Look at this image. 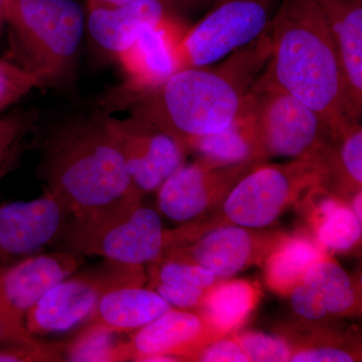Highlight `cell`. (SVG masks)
<instances>
[{
    "mask_svg": "<svg viewBox=\"0 0 362 362\" xmlns=\"http://www.w3.org/2000/svg\"><path fill=\"white\" fill-rule=\"evenodd\" d=\"M65 343L44 342L35 345L0 347V362L64 361Z\"/></svg>",
    "mask_w": 362,
    "mask_h": 362,
    "instance_id": "1f68e13d",
    "label": "cell"
},
{
    "mask_svg": "<svg viewBox=\"0 0 362 362\" xmlns=\"http://www.w3.org/2000/svg\"><path fill=\"white\" fill-rule=\"evenodd\" d=\"M324 14L341 70L350 116H362V0H316Z\"/></svg>",
    "mask_w": 362,
    "mask_h": 362,
    "instance_id": "ac0fdd59",
    "label": "cell"
},
{
    "mask_svg": "<svg viewBox=\"0 0 362 362\" xmlns=\"http://www.w3.org/2000/svg\"><path fill=\"white\" fill-rule=\"evenodd\" d=\"M74 218L58 197L45 190L30 202L0 206V269L52 250H65Z\"/></svg>",
    "mask_w": 362,
    "mask_h": 362,
    "instance_id": "8fae6325",
    "label": "cell"
},
{
    "mask_svg": "<svg viewBox=\"0 0 362 362\" xmlns=\"http://www.w3.org/2000/svg\"><path fill=\"white\" fill-rule=\"evenodd\" d=\"M270 37L266 68L280 87L315 111L334 136L356 121L350 116L329 28L316 0H280Z\"/></svg>",
    "mask_w": 362,
    "mask_h": 362,
    "instance_id": "3957f363",
    "label": "cell"
},
{
    "mask_svg": "<svg viewBox=\"0 0 362 362\" xmlns=\"http://www.w3.org/2000/svg\"><path fill=\"white\" fill-rule=\"evenodd\" d=\"M313 239L329 252H349L361 246L362 221L352 211L349 199L317 187L296 204Z\"/></svg>",
    "mask_w": 362,
    "mask_h": 362,
    "instance_id": "d6986e66",
    "label": "cell"
},
{
    "mask_svg": "<svg viewBox=\"0 0 362 362\" xmlns=\"http://www.w3.org/2000/svg\"><path fill=\"white\" fill-rule=\"evenodd\" d=\"M244 108L254 120L268 160L286 157L326 164L332 131L315 111L280 87L266 66L250 88Z\"/></svg>",
    "mask_w": 362,
    "mask_h": 362,
    "instance_id": "8992f818",
    "label": "cell"
},
{
    "mask_svg": "<svg viewBox=\"0 0 362 362\" xmlns=\"http://www.w3.org/2000/svg\"><path fill=\"white\" fill-rule=\"evenodd\" d=\"M7 6H8V0H0V33L2 32L4 25L7 23Z\"/></svg>",
    "mask_w": 362,
    "mask_h": 362,
    "instance_id": "8d00e7d4",
    "label": "cell"
},
{
    "mask_svg": "<svg viewBox=\"0 0 362 362\" xmlns=\"http://www.w3.org/2000/svg\"><path fill=\"white\" fill-rule=\"evenodd\" d=\"M187 154L218 164H235L267 159L254 120L243 104L239 115L228 128L214 134L195 138L185 144Z\"/></svg>",
    "mask_w": 362,
    "mask_h": 362,
    "instance_id": "603a6c76",
    "label": "cell"
},
{
    "mask_svg": "<svg viewBox=\"0 0 362 362\" xmlns=\"http://www.w3.org/2000/svg\"><path fill=\"white\" fill-rule=\"evenodd\" d=\"M109 132L120 147L133 185L142 197L157 192L169 176L187 162L180 141L153 123L131 115H103Z\"/></svg>",
    "mask_w": 362,
    "mask_h": 362,
    "instance_id": "4fadbf2b",
    "label": "cell"
},
{
    "mask_svg": "<svg viewBox=\"0 0 362 362\" xmlns=\"http://www.w3.org/2000/svg\"><path fill=\"white\" fill-rule=\"evenodd\" d=\"M270 57L269 28L221 63L176 71L163 84L132 98L124 109L153 123L185 148L187 142L221 132L235 120Z\"/></svg>",
    "mask_w": 362,
    "mask_h": 362,
    "instance_id": "6da1fadb",
    "label": "cell"
},
{
    "mask_svg": "<svg viewBox=\"0 0 362 362\" xmlns=\"http://www.w3.org/2000/svg\"><path fill=\"white\" fill-rule=\"evenodd\" d=\"M136 1H140V0H88V11L98 8H113V7L123 6ZM180 1L190 4L197 0H180Z\"/></svg>",
    "mask_w": 362,
    "mask_h": 362,
    "instance_id": "d590c367",
    "label": "cell"
},
{
    "mask_svg": "<svg viewBox=\"0 0 362 362\" xmlns=\"http://www.w3.org/2000/svg\"><path fill=\"white\" fill-rule=\"evenodd\" d=\"M64 361H132L129 334L117 332L102 324L90 321L77 337L65 343Z\"/></svg>",
    "mask_w": 362,
    "mask_h": 362,
    "instance_id": "4316f807",
    "label": "cell"
},
{
    "mask_svg": "<svg viewBox=\"0 0 362 362\" xmlns=\"http://www.w3.org/2000/svg\"><path fill=\"white\" fill-rule=\"evenodd\" d=\"M142 279H125L102 293L90 321L130 334L156 320L173 307Z\"/></svg>",
    "mask_w": 362,
    "mask_h": 362,
    "instance_id": "ffe728a7",
    "label": "cell"
},
{
    "mask_svg": "<svg viewBox=\"0 0 362 362\" xmlns=\"http://www.w3.org/2000/svg\"><path fill=\"white\" fill-rule=\"evenodd\" d=\"M7 25L13 30L21 66L39 88L66 83L75 71L86 26L75 0H8Z\"/></svg>",
    "mask_w": 362,
    "mask_h": 362,
    "instance_id": "5b68a950",
    "label": "cell"
},
{
    "mask_svg": "<svg viewBox=\"0 0 362 362\" xmlns=\"http://www.w3.org/2000/svg\"><path fill=\"white\" fill-rule=\"evenodd\" d=\"M326 164L328 190L347 199L362 190L361 122L347 123L334 136Z\"/></svg>",
    "mask_w": 362,
    "mask_h": 362,
    "instance_id": "484cf974",
    "label": "cell"
},
{
    "mask_svg": "<svg viewBox=\"0 0 362 362\" xmlns=\"http://www.w3.org/2000/svg\"><path fill=\"white\" fill-rule=\"evenodd\" d=\"M37 114L35 111L16 112L0 118V178L4 165L9 163L13 150L35 126Z\"/></svg>",
    "mask_w": 362,
    "mask_h": 362,
    "instance_id": "f546056e",
    "label": "cell"
},
{
    "mask_svg": "<svg viewBox=\"0 0 362 362\" xmlns=\"http://www.w3.org/2000/svg\"><path fill=\"white\" fill-rule=\"evenodd\" d=\"M285 233L271 228L221 226L185 246L170 250L163 257L195 264L211 272L218 280H226L252 266L264 265Z\"/></svg>",
    "mask_w": 362,
    "mask_h": 362,
    "instance_id": "5bb4252c",
    "label": "cell"
},
{
    "mask_svg": "<svg viewBox=\"0 0 362 362\" xmlns=\"http://www.w3.org/2000/svg\"><path fill=\"white\" fill-rule=\"evenodd\" d=\"M292 346V362L361 361V342L357 337L340 333L331 325L312 329L285 330Z\"/></svg>",
    "mask_w": 362,
    "mask_h": 362,
    "instance_id": "d4e9b609",
    "label": "cell"
},
{
    "mask_svg": "<svg viewBox=\"0 0 362 362\" xmlns=\"http://www.w3.org/2000/svg\"><path fill=\"white\" fill-rule=\"evenodd\" d=\"M302 281L315 290L333 322L361 314V285L333 259L332 255L314 264Z\"/></svg>",
    "mask_w": 362,
    "mask_h": 362,
    "instance_id": "cb8c5ba5",
    "label": "cell"
},
{
    "mask_svg": "<svg viewBox=\"0 0 362 362\" xmlns=\"http://www.w3.org/2000/svg\"><path fill=\"white\" fill-rule=\"evenodd\" d=\"M182 245L180 228H164L160 214L134 199L94 225L69 235L65 250L102 257L112 263L144 267Z\"/></svg>",
    "mask_w": 362,
    "mask_h": 362,
    "instance_id": "52a82bcc",
    "label": "cell"
},
{
    "mask_svg": "<svg viewBox=\"0 0 362 362\" xmlns=\"http://www.w3.org/2000/svg\"><path fill=\"white\" fill-rule=\"evenodd\" d=\"M329 256L306 230L286 233L264 263L267 285L288 296L314 264Z\"/></svg>",
    "mask_w": 362,
    "mask_h": 362,
    "instance_id": "44dd1931",
    "label": "cell"
},
{
    "mask_svg": "<svg viewBox=\"0 0 362 362\" xmlns=\"http://www.w3.org/2000/svg\"><path fill=\"white\" fill-rule=\"evenodd\" d=\"M33 88H39L37 80L18 64L0 59V112L20 101Z\"/></svg>",
    "mask_w": 362,
    "mask_h": 362,
    "instance_id": "4dcf8cb0",
    "label": "cell"
},
{
    "mask_svg": "<svg viewBox=\"0 0 362 362\" xmlns=\"http://www.w3.org/2000/svg\"><path fill=\"white\" fill-rule=\"evenodd\" d=\"M197 312L171 308L156 320L129 334L132 361L154 356L192 361L194 354L220 338Z\"/></svg>",
    "mask_w": 362,
    "mask_h": 362,
    "instance_id": "2e32d148",
    "label": "cell"
},
{
    "mask_svg": "<svg viewBox=\"0 0 362 362\" xmlns=\"http://www.w3.org/2000/svg\"><path fill=\"white\" fill-rule=\"evenodd\" d=\"M85 259V255L71 250H52L0 269V310L25 327L26 313L33 305L54 285L77 273Z\"/></svg>",
    "mask_w": 362,
    "mask_h": 362,
    "instance_id": "9a60e30c",
    "label": "cell"
},
{
    "mask_svg": "<svg viewBox=\"0 0 362 362\" xmlns=\"http://www.w3.org/2000/svg\"><path fill=\"white\" fill-rule=\"evenodd\" d=\"M192 361L250 362L244 350L230 334L207 343L194 354Z\"/></svg>",
    "mask_w": 362,
    "mask_h": 362,
    "instance_id": "d6a6232c",
    "label": "cell"
},
{
    "mask_svg": "<svg viewBox=\"0 0 362 362\" xmlns=\"http://www.w3.org/2000/svg\"><path fill=\"white\" fill-rule=\"evenodd\" d=\"M147 282L207 290L218 282L211 272L195 264L163 257L146 267Z\"/></svg>",
    "mask_w": 362,
    "mask_h": 362,
    "instance_id": "83f0119b",
    "label": "cell"
},
{
    "mask_svg": "<svg viewBox=\"0 0 362 362\" xmlns=\"http://www.w3.org/2000/svg\"><path fill=\"white\" fill-rule=\"evenodd\" d=\"M280 0H221L183 35L177 71L213 65L261 37L270 28Z\"/></svg>",
    "mask_w": 362,
    "mask_h": 362,
    "instance_id": "ba28073f",
    "label": "cell"
},
{
    "mask_svg": "<svg viewBox=\"0 0 362 362\" xmlns=\"http://www.w3.org/2000/svg\"><path fill=\"white\" fill-rule=\"evenodd\" d=\"M188 28L177 16H168L116 57L126 82L102 101L104 111L123 110L132 98L158 87L177 71V49Z\"/></svg>",
    "mask_w": 362,
    "mask_h": 362,
    "instance_id": "7c38bea8",
    "label": "cell"
},
{
    "mask_svg": "<svg viewBox=\"0 0 362 362\" xmlns=\"http://www.w3.org/2000/svg\"><path fill=\"white\" fill-rule=\"evenodd\" d=\"M328 175L327 165L320 160L259 164L240 178L220 206L182 226L187 243L221 226L271 228L311 190L326 187Z\"/></svg>",
    "mask_w": 362,
    "mask_h": 362,
    "instance_id": "277c9868",
    "label": "cell"
},
{
    "mask_svg": "<svg viewBox=\"0 0 362 362\" xmlns=\"http://www.w3.org/2000/svg\"><path fill=\"white\" fill-rule=\"evenodd\" d=\"M264 162L218 164L195 157L157 190L158 213L176 226L194 223L220 206L240 178Z\"/></svg>",
    "mask_w": 362,
    "mask_h": 362,
    "instance_id": "30bf717a",
    "label": "cell"
},
{
    "mask_svg": "<svg viewBox=\"0 0 362 362\" xmlns=\"http://www.w3.org/2000/svg\"><path fill=\"white\" fill-rule=\"evenodd\" d=\"M40 173L45 190L74 218L71 232L94 225L125 202L142 199L103 116L66 124L45 144Z\"/></svg>",
    "mask_w": 362,
    "mask_h": 362,
    "instance_id": "7a4b0ae2",
    "label": "cell"
},
{
    "mask_svg": "<svg viewBox=\"0 0 362 362\" xmlns=\"http://www.w3.org/2000/svg\"><path fill=\"white\" fill-rule=\"evenodd\" d=\"M125 279L146 280V268L107 261L102 270L73 274L54 285L28 310L26 331L35 338L54 337L87 325L105 289Z\"/></svg>",
    "mask_w": 362,
    "mask_h": 362,
    "instance_id": "9c48e42d",
    "label": "cell"
},
{
    "mask_svg": "<svg viewBox=\"0 0 362 362\" xmlns=\"http://www.w3.org/2000/svg\"><path fill=\"white\" fill-rule=\"evenodd\" d=\"M42 342L39 338L32 337L25 327L13 322L0 310V347L11 345H35Z\"/></svg>",
    "mask_w": 362,
    "mask_h": 362,
    "instance_id": "e575fe53",
    "label": "cell"
},
{
    "mask_svg": "<svg viewBox=\"0 0 362 362\" xmlns=\"http://www.w3.org/2000/svg\"><path fill=\"white\" fill-rule=\"evenodd\" d=\"M146 286L156 291L162 299L165 300L173 308L181 310H197L206 291L195 288L162 284L158 282H147Z\"/></svg>",
    "mask_w": 362,
    "mask_h": 362,
    "instance_id": "836d02e7",
    "label": "cell"
},
{
    "mask_svg": "<svg viewBox=\"0 0 362 362\" xmlns=\"http://www.w3.org/2000/svg\"><path fill=\"white\" fill-rule=\"evenodd\" d=\"M230 335L239 343L250 362L290 361L292 346L284 335L254 330H237Z\"/></svg>",
    "mask_w": 362,
    "mask_h": 362,
    "instance_id": "f1b7e54d",
    "label": "cell"
},
{
    "mask_svg": "<svg viewBox=\"0 0 362 362\" xmlns=\"http://www.w3.org/2000/svg\"><path fill=\"white\" fill-rule=\"evenodd\" d=\"M180 0H140L113 8L88 11V33L100 49L117 57L145 30L168 16H177Z\"/></svg>",
    "mask_w": 362,
    "mask_h": 362,
    "instance_id": "e0dca14e",
    "label": "cell"
},
{
    "mask_svg": "<svg viewBox=\"0 0 362 362\" xmlns=\"http://www.w3.org/2000/svg\"><path fill=\"white\" fill-rule=\"evenodd\" d=\"M261 298L259 285L244 279L220 280L206 290L195 310L223 337L242 327Z\"/></svg>",
    "mask_w": 362,
    "mask_h": 362,
    "instance_id": "7402d4cb",
    "label": "cell"
}]
</instances>
